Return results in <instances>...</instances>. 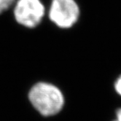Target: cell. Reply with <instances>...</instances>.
<instances>
[{"instance_id": "obj_4", "label": "cell", "mask_w": 121, "mask_h": 121, "mask_svg": "<svg viewBox=\"0 0 121 121\" xmlns=\"http://www.w3.org/2000/svg\"><path fill=\"white\" fill-rule=\"evenodd\" d=\"M15 0H0V14H2L12 6Z\"/></svg>"}, {"instance_id": "obj_6", "label": "cell", "mask_w": 121, "mask_h": 121, "mask_svg": "<svg viewBox=\"0 0 121 121\" xmlns=\"http://www.w3.org/2000/svg\"><path fill=\"white\" fill-rule=\"evenodd\" d=\"M115 121H121V109L117 111V120Z\"/></svg>"}, {"instance_id": "obj_5", "label": "cell", "mask_w": 121, "mask_h": 121, "mask_svg": "<svg viewBox=\"0 0 121 121\" xmlns=\"http://www.w3.org/2000/svg\"><path fill=\"white\" fill-rule=\"evenodd\" d=\"M115 89L116 91L121 96V76L119 77L117 82H115Z\"/></svg>"}, {"instance_id": "obj_1", "label": "cell", "mask_w": 121, "mask_h": 121, "mask_svg": "<svg viewBox=\"0 0 121 121\" xmlns=\"http://www.w3.org/2000/svg\"><path fill=\"white\" fill-rule=\"evenodd\" d=\"M29 98L31 104L45 116L54 115L61 110L64 99L62 93L56 86L39 82L31 89Z\"/></svg>"}, {"instance_id": "obj_2", "label": "cell", "mask_w": 121, "mask_h": 121, "mask_svg": "<svg viewBox=\"0 0 121 121\" xmlns=\"http://www.w3.org/2000/svg\"><path fill=\"white\" fill-rule=\"evenodd\" d=\"M44 14L45 7L39 0H18L14 8L16 21L29 28L37 26Z\"/></svg>"}, {"instance_id": "obj_3", "label": "cell", "mask_w": 121, "mask_h": 121, "mask_svg": "<svg viewBox=\"0 0 121 121\" xmlns=\"http://www.w3.org/2000/svg\"><path fill=\"white\" fill-rule=\"evenodd\" d=\"M79 14V7L74 0H53L49 17L58 26L69 28L76 23Z\"/></svg>"}]
</instances>
